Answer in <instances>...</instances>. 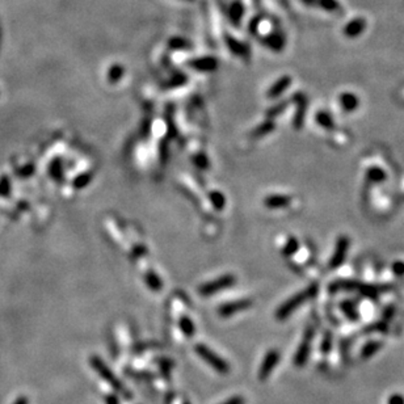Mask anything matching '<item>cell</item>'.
Here are the masks:
<instances>
[{
	"instance_id": "1",
	"label": "cell",
	"mask_w": 404,
	"mask_h": 404,
	"mask_svg": "<svg viewBox=\"0 0 404 404\" xmlns=\"http://www.w3.org/2000/svg\"><path fill=\"white\" fill-rule=\"evenodd\" d=\"M319 286L318 284H312L307 287L306 290H303L301 293H298L297 295H294L290 299H287L284 305H281V307L278 309L277 312H276V318L278 320H285L287 316H289L291 312L297 310L301 305L309 301V299H312L318 294Z\"/></svg>"
},
{
	"instance_id": "2",
	"label": "cell",
	"mask_w": 404,
	"mask_h": 404,
	"mask_svg": "<svg viewBox=\"0 0 404 404\" xmlns=\"http://www.w3.org/2000/svg\"><path fill=\"white\" fill-rule=\"evenodd\" d=\"M91 365H92V367L95 369V372L97 373L98 376L101 377L106 383H109L115 391L121 394L125 399H131V398H133L131 392L129 391V390H126V387L123 386L122 382L112 373V370L106 366L105 363L102 362V359L100 358V357H96V356L91 357Z\"/></svg>"
},
{
	"instance_id": "3",
	"label": "cell",
	"mask_w": 404,
	"mask_h": 404,
	"mask_svg": "<svg viewBox=\"0 0 404 404\" xmlns=\"http://www.w3.org/2000/svg\"><path fill=\"white\" fill-rule=\"evenodd\" d=\"M194 349H196L197 355L200 356L201 358L204 359L205 362L208 363V365H210V366H212L216 373L223 374V376H225V374H229L230 373L229 363L226 362L225 359L222 358V357L215 355L212 349H209V348L206 347V345H204V344H197L196 347H194Z\"/></svg>"
},
{
	"instance_id": "4",
	"label": "cell",
	"mask_w": 404,
	"mask_h": 404,
	"mask_svg": "<svg viewBox=\"0 0 404 404\" xmlns=\"http://www.w3.org/2000/svg\"><path fill=\"white\" fill-rule=\"evenodd\" d=\"M315 335V330L314 327H307L306 331H305V335H303V340L302 343L299 344L298 351L297 353L294 355V359L293 363L297 367H302L306 365L307 359H309V356H310L311 352V341L314 339Z\"/></svg>"
},
{
	"instance_id": "5",
	"label": "cell",
	"mask_w": 404,
	"mask_h": 404,
	"mask_svg": "<svg viewBox=\"0 0 404 404\" xmlns=\"http://www.w3.org/2000/svg\"><path fill=\"white\" fill-rule=\"evenodd\" d=\"M280 352L276 351V349H270L268 353L265 355L264 359H262L261 365H260V369H259V380L264 382L269 378V376L272 374V372L274 370V367L277 366L278 362H280Z\"/></svg>"
},
{
	"instance_id": "6",
	"label": "cell",
	"mask_w": 404,
	"mask_h": 404,
	"mask_svg": "<svg viewBox=\"0 0 404 404\" xmlns=\"http://www.w3.org/2000/svg\"><path fill=\"white\" fill-rule=\"evenodd\" d=\"M348 249H349V238L343 235L336 241L335 252H333V255H332L330 260V269H337L343 264Z\"/></svg>"
},
{
	"instance_id": "7",
	"label": "cell",
	"mask_w": 404,
	"mask_h": 404,
	"mask_svg": "<svg viewBox=\"0 0 404 404\" xmlns=\"http://www.w3.org/2000/svg\"><path fill=\"white\" fill-rule=\"evenodd\" d=\"M235 284V277L231 276V274H227V276H223V277L216 278L215 281H212L204 285L200 289V293L202 295H210V294H214L219 290L227 289L231 285Z\"/></svg>"
},
{
	"instance_id": "8",
	"label": "cell",
	"mask_w": 404,
	"mask_h": 404,
	"mask_svg": "<svg viewBox=\"0 0 404 404\" xmlns=\"http://www.w3.org/2000/svg\"><path fill=\"white\" fill-rule=\"evenodd\" d=\"M252 306V301L251 299H241V301H237V302H231L227 303V305H223V306L219 307V315L222 316H231V315L237 314L239 311L247 310L249 307Z\"/></svg>"
},
{
	"instance_id": "9",
	"label": "cell",
	"mask_w": 404,
	"mask_h": 404,
	"mask_svg": "<svg viewBox=\"0 0 404 404\" xmlns=\"http://www.w3.org/2000/svg\"><path fill=\"white\" fill-rule=\"evenodd\" d=\"M294 101L297 102V105H298L295 116H294V126H295V129H301L303 125V119L306 117L307 100L302 94H298L294 96Z\"/></svg>"
},
{
	"instance_id": "10",
	"label": "cell",
	"mask_w": 404,
	"mask_h": 404,
	"mask_svg": "<svg viewBox=\"0 0 404 404\" xmlns=\"http://www.w3.org/2000/svg\"><path fill=\"white\" fill-rule=\"evenodd\" d=\"M366 28V21L365 19H355L352 20L349 24L344 28V34L349 38H355V37H358L361 33L365 30Z\"/></svg>"
},
{
	"instance_id": "11",
	"label": "cell",
	"mask_w": 404,
	"mask_h": 404,
	"mask_svg": "<svg viewBox=\"0 0 404 404\" xmlns=\"http://www.w3.org/2000/svg\"><path fill=\"white\" fill-rule=\"evenodd\" d=\"M265 206L270 209H280V208H285L287 205H290L291 202V198L289 196H281V194H273V196H269L265 198Z\"/></svg>"
},
{
	"instance_id": "12",
	"label": "cell",
	"mask_w": 404,
	"mask_h": 404,
	"mask_svg": "<svg viewBox=\"0 0 404 404\" xmlns=\"http://www.w3.org/2000/svg\"><path fill=\"white\" fill-rule=\"evenodd\" d=\"M340 104L343 105L344 110L345 112H353V110L357 109V106L359 104V100L357 98V96L353 94H343L340 96Z\"/></svg>"
},
{
	"instance_id": "13",
	"label": "cell",
	"mask_w": 404,
	"mask_h": 404,
	"mask_svg": "<svg viewBox=\"0 0 404 404\" xmlns=\"http://www.w3.org/2000/svg\"><path fill=\"white\" fill-rule=\"evenodd\" d=\"M290 83H291V79H290L289 76H284V78L280 79V80L270 88L269 92H268V96H269L270 98L277 97V96H280L284 91L287 90V87L290 86Z\"/></svg>"
},
{
	"instance_id": "14",
	"label": "cell",
	"mask_w": 404,
	"mask_h": 404,
	"mask_svg": "<svg viewBox=\"0 0 404 404\" xmlns=\"http://www.w3.org/2000/svg\"><path fill=\"white\" fill-rule=\"evenodd\" d=\"M382 345H383V344L380 343V341H369V343L363 347L362 352H361V357H362V358H370V357H373V356L376 355L377 352L380 351Z\"/></svg>"
},
{
	"instance_id": "15",
	"label": "cell",
	"mask_w": 404,
	"mask_h": 404,
	"mask_svg": "<svg viewBox=\"0 0 404 404\" xmlns=\"http://www.w3.org/2000/svg\"><path fill=\"white\" fill-rule=\"evenodd\" d=\"M315 119H316V122L320 125L322 127H324V129H327V130H332L333 129V126H335V123H333V119H332V117H331L330 113H327V112H319L318 115H316V117H315Z\"/></svg>"
},
{
	"instance_id": "16",
	"label": "cell",
	"mask_w": 404,
	"mask_h": 404,
	"mask_svg": "<svg viewBox=\"0 0 404 404\" xmlns=\"http://www.w3.org/2000/svg\"><path fill=\"white\" fill-rule=\"evenodd\" d=\"M366 177L367 180L372 181V183H382V181L386 180V173H384L383 169H380V168L373 167L367 171Z\"/></svg>"
},
{
	"instance_id": "17",
	"label": "cell",
	"mask_w": 404,
	"mask_h": 404,
	"mask_svg": "<svg viewBox=\"0 0 404 404\" xmlns=\"http://www.w3.org/2000/svg\"><path fill=\"white\" fill-rule=\"evenodd\" d=\"M180 328L183 331V333L187 337H192L194 335V324L189 318L184 316V318L180 319Z\"/></svg>"
},
{
	"instance_id": "18",
	"label": "cell",
	"mask_w": 404,
	"mask_h": 404,
	"mask_svg": "<svg viewBox=\"0 0 404 404\" xmlns=\"http://www.w3.org/2000/svg\"><path fill=\"white\" fill-rule=\"evenodd\" d=\"M341 310H343V312L348 316V319H351V320H357V319L359 318V314L358 311H357V309H356V306L353 305L352 302H343L341 303Z\"/></svg>"
},
{
	"instance_id": "19",
	"label": "cell",
	"mask_w": 404,
	"mask_h": 404,
	"mask_svg": "<svg viewBox=\"0 0 404 404\" xmlns=\"http://www.w3.org/2000/svg\"><path fill=\"white\" fill-rule=\"evenodd\" d=\"M274 130V123L272 121H266V122L261 123L260 126L257 127L256 130L252 133V137L255 138H259V137H262V135L269 134L270 131Z\"/></svg>"
},
{
	"instance_id": "20",
	"label": "cell",
	"mask_w": 404,
	"mask_h": 404,
	"mask_svg": "<svg viewBox=\"0 0 404 404\" xmlns=\"http://www.w3.org/2000/svg\"><path fill=\"white\" fill-rule=\"evenodd\" d=\"M332 349V333L330 331H327L324 336H323L322 344H320V351L323 355H328Z\"/></svg>"
},
{
	"instance_id": "21",
	"label": "cell",
	"mask_w": 404,
	"mask_h": 404,
	"mask_svg": "<svg viewBox=\"0 0 404 404\" xmlns=\"http://www.w3.org/2000/svg\"><path fill=\"white\" fill-rule=\"evenodd\" d=\"M365 332H369V333H372V332H380V333H387V332H388L387 323H386V322L374 323V324H372V326L366 327V328H365Z\"/></svg>"
},
{
	"instance_id": "22",
	"label": "cell",
	"mask_w": 404,
	"mask_h": 404,
	"mask_svg": "<svg viewBox=\"0 0 404 404\" xmlns=\"http://www.w3.org/2000/svg\"><path fill=\"white\" fill-rule=\"evenodd\" d=\"M298 240L294 239V238H290L289 241H287V244H286L285 248H284V255H286V256H291V255L295 253V251L298 249Z\"/></svg>"
},
{
	"instance_id": "23",
	"label": "cell",
	"mask_w": 404,
	"mask_h": 404,
	"mask_svg": "<svg viewBox=\"0 0 404 404\" xmlns=\"http://www.w3.org/2000/svg\"><path fill=\"white\" fill-rule=\"evenodd\" d=\"M286 106H287V102H281V104H278V105H276L270 110H268L266 115H268V117H270V119H273V117H276L277 115L282 113V112L285 110Z\"/></svg>"
},
{
	"instance_id": "24",
	"label": "cell",
	"mask_w": 404,
	"mask_h": 404,
	"mask_svg": "<svg viewBox=\"0 0 404 404\" xmlns=\"http://www.w3.org/2000/svg\"><path fill=\"white\" fill-rule=\"evenodd\" d=\"M319 4L322 5L324 9H328V11H333L339 5L336 3V0H319Z\"/></svg>"
},
{
	"instance_id": "25",
	"label": "cell",
	"mask_w": 404,
	"mask_h": 404,
	"mask_svg": "<svg viewBox=\"0 0 404 404\" xmlns=\"http://www.w3.org/2000/svg\"><path fill=\"white\" fill-rule=\"evenodd\" d=\"M210 198L214 201V204H215L216 208H218V209L223 208V205H225V198H223V196H222V194L214 192V193H212V194H210Z\"/></svg>"
},
{
	"instance_id": "26",
	"label": "cell",
	"mask_w": 404,
	"mask_h": 404,
	"mask_svg": "<svg viewBox=\"0 0 404 404\" xmlns=\"http://www.w3.org/2000/svg\"><path fill=\"white\" fill-rule=\"evenodd\" d=\"M392 272L398 276V277H403L404 276V262L403 261H395L392 264Z\"/></svg>"
},
{
	"instance_id": "27",
	"label": "cell",
	"mask_w": 404,
	"mask_h": 404,
	"mask_svg": "<svg viewBox=\"0 0 404 404\" xmlns=\"http://www.w3.org/2000/svg\"><path fill=\"white\" fill-rule=\"evenodd\" d=\"M147 276H148V274H147ZM147 282L150 284V286H151L154 290H159L160 289V281L152 273H150V276L147 277Z\"/></svg>"
},
{
	"instance_id": "28",
	"label": "cell",
	"mask_w": 404,
	"mask_h": 404,
	"mask_svg": "<svg viewBox=\"0 0 404 404\" xmlns=\"http://www.w3.org/2000/svg\"><path fill=\"white\" fill-rule=\"evenodd\" d=\"M387 404H404V396L400 394H394L388 398Z\"/></svg>"
},
{
	"instance_id": "29",
	"label": "cell",
	"mask_w": 404,
	"mask_h": 404,
	"mask_svg": "<svg viewBox=\"0 0 404 404\" xmlns=\"http://www.w3.org/2000/svg\"><path fill=\"white\" fill-rule=\"evenodd\" d=\"M220 404H245V399L244 398H241V396L237 395L233 396V398H230V399H227L226 402H223V403Z\"/></svg>"
},
{
	"instance_id": "30",
	"label": "cell",
	"mask_w": 404,
	"mask_h": 404,
	"mask_svg": "<svg viewBox=\"0 0 404 404\" xmlns=\"http://www.w3.org/2000/svg\"><path fill=\"white\" fill-rule=\"evenodd\" d=\"M88 181H90V176L88 175H82L80 177H78L76 179V181H75V185L78 187V188H82V187H84V185H87L88 184Z\"/></svg>"
},
{
	"instance_id": "31",
	"label": "cell",
	"mask_w": 404,
	"mask_h": 404,
	"mask_svg": "<svg viewBox=\"0 0 404 404\" xmlns=\"http://www.w3.org/2000/svg\"><path fill=\"white\" fill-rule=\"evenodd\" d=\"M394 312H395V307H394V306L387 307V309H386V311H384V314H383L384 320H390V319L394 316Z\"/></svg>"
},
{
	"instance_id": "32",
	"label": "cell",
	"mask_w": 404,
	"mask_h": 404,
	"mask_svg": "<svg viewBox=\"0 0 404 404\" xmlns=\"http://www.w3.org/2000/svg\"><path fill=\"white\" fill-rule=\"evenodd\" d=\"M105 403L106 404H119V398H117V396L112 395V394H110V395L105 396Z\"/></svg>"
},
{
	"instance_id": "33",
	"label": "cell",
	"mask_w": 404,
	"mask_h": 404,
	"mask_svg": "<svg viewBox=\"0 0 404 404\" xmlns=\"http://www.w3.org/2000/svg\"><path fill=\"white\" fill-rule=\"evenodd\" d=\"M16 404H28V399H26V398H20V399L16 402Z\"/></svg>"
},
{
	"instance_id": "34",
	"label": "cell",
	"mask_w": 404,
	"mask_h": 404,
	"mask_svg": "<svg viewBox=\"0 0 404 404\" xmlns=\"http://www.w3.org/2000/svg\"><path fill=\"white\" fill-rule=\"evenodd\" d=\"M183 404H190V403H189L188 400H185V402H184V403H183Z\"/></svg>"
}]
</instances>
